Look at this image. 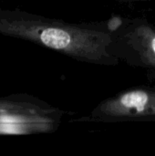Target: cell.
<instances>
[{"mask_svg":"<svg viewBox=\"0 0 155 156\" xmlns=\"http://www.w3.org/2000/svg\"><path fill=\"white\" fill-rule=\"evenodd\" d=\"M136 39L143 57L148 63L155 66V31L148 27L136 30Z\"/></svg>","mask_w":155,"mask_h":156,"instance_id":"cell-2","label":"cell"},{"mask_svg":"<svg viewBox=\"0 0 155 156\" xmlns=\"http://www.w3.org/2000/svg\"><path fill=\"white\" fill-rule=\"evenodd\" d=\"M92 115L109 121L155 120V90L133 89L122 92L102 101Z\"/></svg>","mask_w":155,"mask_h":156,"instance_id":"cell-1","label":"cell"}]
</instances>
